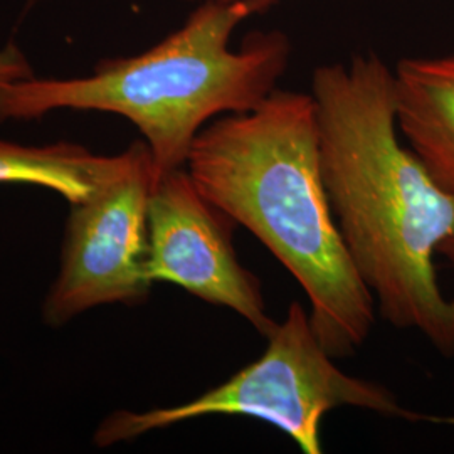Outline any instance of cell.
I'll list each match as a JSON object with an SVG mask.
<instances>
[{
  "label": "cell",
  "instance_id": "1",
  "mask_svg": "<svg viewBox=\"0 0 454 454\" xmlns=\"http://www.w3.org/2000/svg\"><path fill=\"white\" fill-rule=\"evenodd\" d=\"M311 95L330 207L379 317L454 357V300L436 271L454 238V199L403 142L392 69L375 54L320 66Z\"/></svg>",
  "mask_w": 454,
  "mask_h": 454
},
{
  "label": "cell",
  "instance_id": "2",
  "mask_svg": "<svg viewBox=\"0 0 454 454\" xmlns=\"http://www.w3.org/2000/svg\"><path fill=\"white\" fill-rule=\"evenodd\" d=\"M185 170L298 281L325 350L352 357L369 339L377 309L330 207L313 95L276 88L256 108L212 120L195 137Z\"/></svg>",
  "mask_w": 454,
  "mask_h": 454
},
{
  "label": "cell",
  "instance_id": "3",
  "mask_svg": "<svg viewBox=\"0 0 454 454\" xmlns=\"http://www.w3.org/2000/svg\"><path fill=\"white\" fill-rule=\"evenodd\" d=\"M276 0H206L159 44L130 58L105 59L93 74L22 80L0 88V123L37 120L59 110L123 116L144 137L157 179L184 168L191 146L215 116L246 114L276 90L292 46L279 31L249 34L238 26Z\"/></svg>",
  "mask_w": 454,
  "mask_h": 454
},
{
  "label": "cell",
  "instance_id": "4",
  "mask_svg": "<svg viewBox=\"0 0 454 454\" xmlns=\"http://www.w3.org/2000/svg\"><path fill=\"white\" fill-rule=\"evenodd\" d=\"M266 340L260 358L189 403L114 411L98 426L93 442L98 448H110L180 422L244 416L275 426L303 454H322V422L328 412L340 407L406 421L436 422V418L406 409L386 386L343 372L335 364L337 358L315 335L309 311L300 301H293L285 320L276 322Z\"/></svg>",
  "mask_w": 454,
  "mask_h": 454
},
{
  "label": "cell",
  "instance_id": "5",
  "mask_svg": "<svg viewBox=\"0 0 454 454\" xmlns=\"http://www.w3.org/2000/svg\"><path fill=\"white\" fill-rule=\"evenodd\" d=\"M157 180L144 140L118 153L97 191L69 206L59 273L43 305V320L58 328L103 305L148 300V200Z\"/></svg>",
  "mask_w": 454,
  "mask_h": 454
},
{
  "label": "cell",
  "instance_id": "6",
  "mask_svg": "<svg viewBox=\"0 0 454 454\" xmlns=\"http://www.w3.org/2000/svg\"><path fill=\"white\" fill-rule=\"evenodd\" d=\"M146 227L152 283H172L209 305L232 309L270 335L276 322L268 315L260 278L244 268L234 247L238 224L199 192L185 167L155 180Z\"/></svg>",
  "mask_w": 454,
  "mask_h": 454
},
{
  "label": "cell",
  "instance_id": "7",
  "mask_svg": "<svg viewBox=\"0 0 454 454\" xmlns=\"http://www.w3.org/2000/svg\"><path fill=\"white\" fill-rule=\"evenodd\" d=\"M392 73L399 133L454 199V52L406 58Z\"/></svg>",
  "mask_w": 454,
  "mask_h": 454
},
{
  "label": "cell",
  "instance_id": "8",
  "mask_svg": "<svg viewBox=\"0 0 454 454\" xmlns=\"http://www.w3.org/2000/svg\"><path fill=\"white\" fill-rule=\"evenodd\" d=\"M116 160L118 153L97 155L69 142L33 146L0 140V184L46 187L71 206L93 194Z\"/></svg>",
  "mask_w": 454,
  "mask_h": 454
},
{
  "label": "cell",
  "instance_id": "9",
  "mask_svg": "<svg viewBox=\"0 0 454 454\" xmlns=\"http://www.w3.org/2000/svg\"><path fill=\"white\" fill-rule=\"evenodd\" d=\"M33 66L24 51L16 44H5L0 48V88L33 78Z\"/></svg>",
  "mask_w": 454,
  "mask_h": 454
},
{
  "label": "cell",
  "instance_id": "10",
  "mask_svg": "<svg viewBox=\"0 0 454 454\" xmlns=\"http://www.w3.org/2000/svg\"><path fill=\"white\" fill-rule=\"evenodd\" d=\"M439 256L446 258L454 270V238L439 247Z\"/></svg>",
  "mask_w": 454,
  "mask_h": 454
}]
</instances>
